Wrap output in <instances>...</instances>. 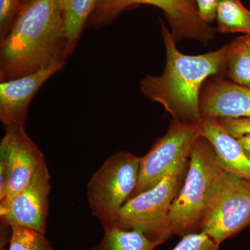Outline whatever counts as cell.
I'll list each match as a JSON object with an SVG mask.
<instances>
[{
    "label": "cell",
    "instance_id": "obj_8",
    "mask_svg": "<svg viewBox=\"0 0 250 250\" xmlns=\"http://www.w3.org/2000/svg\"><path fill=\"white\" fill-rule=\"evenodd\" d=\"M200 136V123L172 121L166 134L143 157L137 186L131 197L152 188L179 161L189 159L194 143Z\"/></svg>",
    "mask_w": 250,
    "mask_h": 250
},
{
    "label": "cell",
    "instance_id": "obj_2",
    "mask_svg": "<svg viewBox=\"0 0 250 250\" xmlns=\"http://www.w3.org/2000/svg\"><path fill=\"white\" fill-rule=\"evenodd\" d=\"M166 59L159 76L148 75L140 88L149 100L160 104L174 121L198 124L201 121L200 95L205 81L226 72L229 43L218 50L188 55L177 49L170 31L161 22Z\"/></svg>",
    "mask_w": 250,
    "mask_h": 250
},
{
    "label": "cell",
    "instance_id": "obj_23",
    "mask_svg": "<svg viewBox=\"0 0 250 250\" xmlns=\"http://www.w3.org/2000/svg\"><path fill=\"white\" fill-rule=\"evenodd\" d=\"M237 139L250 159V134L245 135Z\"/></svg>",
    "mask_w": 250,
    "mask_h": 250
},
{
    "label": "cell",
    "instance_id": "obj_9",
    "mask_svg": "<svg viewBox=\"0 0 250 250\" xmlns=\"http://www.w3.org/2000/svg\"><path fill=\"white\" fill-rule=\"evenodd\" d=\"M0 143V204L23 190L44 159L24 126H6Z\"/></svg>",
    "mask_w": 250,
    "mask_h": 250
},
{
    "label": "cell",
    "instance_id": "obj_18",
    "mask_svg": "<svg viewBox=\"0 0 250 250\" xmlns=\"http://www.w3.org/2000/svg\"><path fill=\"white\" fill-rule=\"evenodd\" d=\"M10 228L9 250H54L45 233L22 226Z\"/></svg>",
    "mask_w": 250,
    "mask_h": 250
},
{
    "label": "cell",
    "instance_id": "obj_24",
    "mask_svg": "<svg viewBox=\"0 0 250 250\" xmlns=\"http://www.w3.org/2000/svg\"><path fill=\"white\" fill-rule=\"evenodd\" d=\"M35 1V0H21V9H22L24 6H27V5L31 4L33 1ZM21 11V10H20Z\"/></svg>",
    "mask_w": 250,
    "mask_h": 250
},
{
    "label": "cell",
    "instance_id": "obj_19",
    "mask_svg": "<svg viewBox=\"0 0 250 250\" xmlns=\"http://www.w3.org/2000/svg\"><path fill=\"white\" fill-rule=\"evenodd\" d=\"M21 0H0V42L12 29L21 10Z\"/></svg>",
    "mask_w": 250,
    "mask_h": 250
},
{
    "label": "cell",
    "instance_id": "obj_12",
    "mask_svg": "<svg viewBox=\"0 0 250 250\" xmlns=\"http://www.w3.org/2000/svg\"><path fill=\"white\" fill-rule=\"evenodd\" d=\"M200 111L207 119L250 118V87L218 77L201 92Z\"/></svg>",
    "mask_w": 250,
    "mask_h": 250
},
{
    "label": "cell",
    "instance_id": "obj_14",
    "mask_svg": "<svg viewBox=\"0 0 250 250\" xmlns=\"http://www.w3.org/2000/svg\"><path fill=\"white\" fill-rule=\"evenodd\" d=\"M100 0H62L65 25V58L75 52L83 29Z\"/></svg>",
    "mask_w": 250,
    "mask_h": 250
},
{
    "label": "cell",
    "instance_id": "obj_13",
    "mask_svg": "<svg viewBox=\"0 0 250 250\" xmlns=\"http://www.w3.org/2000/svg\"><path fill=\"white\" fill-rule=\"evenodd\" d=\"M200 128V136L210 143L223 170L250 184V159L238 139L216 120L202 118Z\"/></svg>",
    "mask_w": 250,
    "mask_h": 250
},
{
    "label": "cell",
    "instance_id": "obj_6",
    "mask_svg": "<svg viewBox=\"0 0 250 250\" xmlns=\"http://www.w3.org/2000/svg\"><path fill=\"white\" fill-rule=\"evenodd\" d=\"M140 4L152 5L164 11L176 41L189 39L207 45L215 38V29L200 17L195 0H100L86 26L108 25L123 11Z\"/></svg>",
    "mask_w": 250,
    "mask_h": 250
},
{
    "label": "cell",
    "instance_id": "obj_17",
    "mask_svg": "<svg viewBox=\"0 0 250 250\" xmlns=\"http://www.w3.org/2000/svg\"><path fill=\"white\" fill-rule=\"evenodd\" d=\"M226 73L237 84L250 87V49L243 36L229 43Z\"/></svg>",
    "mask_w": 250,
    "mask_h": 250
},
{
    "label": "cell",
    "instance_id": "obj_26",
    "mask_svg": "<svg viewBox=\"0 0 250 250\" xmlns=\"http://www.w3.org/2000/svg\"><path fill=\"white\" fill-rule=\"evenodd\" d=\"M249 227H250V222H249Z\"/></svg>",
    "mask_w": 250,
    "mask_h": 250
},
{
    "label": "cell",
    "instance_id": "obj_1",
    "mask_svg": "<svg viewBox=\"0 0 250 250\" xmlns=\"http://www.w3.org/2000/svg\"><path fill=\"white\" fill-rule=\"evenodd\" d=\"M0 43L1 82L65 61L62 0H35L23 7L9 35Z\"/></svg>",
    "mask_w": 250,
    "mask_h": 250
},
{
    "label": "cell",
    "instance_id": "obj_10",
    "mask_svg": "<svg viewBox=\"0 0 250 250\" xmlns=\"http://www.w3.org/2000/svg\"><path fill=\"white\" fill-rule=\"evenodd\" d=\"M49 192L50 174L44 158L27 187L0 204L1 221L7 226L24 227L45 234Z\"/></svg>",
    "mask_w": 250,
    "mask_h": 250
},
{
    "label": "cell",
    "instance_id": "obj_15",
    "mask_svg": "<svg viewBox=\"0 0 250 250\" xmlns=\"http://www.w3.org/2000/svg\"><path fill=\"white\" fill-rule=\"evenodd\" d=\"M101 241L90 250H154L160 243L153 241L139 229L103 228Z\"/></svg>",
    "mask_w": 250,
    "mask_h": 250
},
{
    "label": "cell",
    "instance_id": "obj_7",
    "mask_svg": "<svg viewBox=\"0 0 250 250\" xmlns=\"http://www.w3.org/2000/svg\"><path fill=\"white\" fill-rule=\"evenodd\" d=\"M250 184L225 172L208 202L202 231L218 244L249 227Z\"/></svg>",
    "mask_w": 250,
    "mask_h": 250
},
{
    "label": "cell",
    "instance_id": "obj_4",
    "mask_svg": "<svg viewBox=\"0 0 250 250\" xmlns=\"http://www.w3.org/2000/svg\"><path fill=\"white\" fill-rule=\"evenodd\" d=\"M188 161H179L159 184L130 198L111 226L139 229L160 244L169 239L172 236L169 222L171 207L183 185Z\"/></svg>",
    "mask_w": 250,
    "mask_h": 250
},
{
    "label": "cell",
    "instance_id": "obj_16",
    "mask_svg": "<svg viewBox=\"0 0 250 250\" xmlns=\"http://www.w3.org/2000/svg\"><path fill=\"white\" fill-rule=\"evenodd\" d=\"M218 30L223 34L250 35V11L241 0H220L217 9Z\"/></svg>",
    "mask_w": 250,
    "mask_h": 250
},
{
    "label": "cell",
    "instance_id": "obj_3",
    "mask_svg": "<svg viewBox=\"0 0 250 250\" xmlns=\"http://www.w3.org/2000/svg\"><path fill=\"white\" fill-rule=\"evenodd\" d=\"M225 172L210 143L200 136L192 146L183 185L171 207L172 236L202 231L208 202Z\"/></svg>",
    "mask_w": 250,
    "mask_h": 250
},
{
    "label": "cell",
    "instance_id": "obj_11",
    "mask_svg": "<svg viewBox=\"0 0 250 250\" xmlns=\"http://www.w3.org/2000/svg\"><path fill=\"white\" fill-rule=\"evenodd\" d=\"M65 61L39 71L0 83V121L5 127L25 126L31 100L41 86L65 66Z\"/></svg>",
    "mask_w": 250,
    "mask_h": 250
},
{
    "label": "cell",
    "instance_id": "obj_20",
    "mask_svg": "<svg viewBox=\"0 0 250 250\" xmlns=\"http://www.w3.org/2000/svg\"><path fill=\"white\" fill-rule=\"evenodd\" d=\"M220 245L215 243L203 231L189 233L171 250H220Z\"/></svg>",
    "mask_w": 250,
    "mask_h": 250
},
{
    "label": "cell",
    "instance_id": "obj_22",
    "mask_svg": "<svg viewBox=\"0 0 250 250\" xmlns=\"http://www.w3.org/2000/svg\"><path fill=\"white\" fill-rule=\"evenodd\" d=\"M199 15L202 21L210 24L216 19L220 0H195Z\"/></svg>",
    "mask_w": 250,
    "mask_h": 250
},
{
    "label": "cell",
    "instance_id": "obj_21",
    "mask_svg": "<svg viewBox=\"0 0 250 250\" xmlns=\"http://www.w3.org/2000/svg\"><path fill=\"white\" fill-rule=\"evenodd\" d=\"M223 126L231 136L236 139L250 134V118H221L214 119Z\"/></svg>",
    "mask_w": 250,
    "mask_h": 250
},
{
    "label": "cell",
    "instance_id": "obj_5",
    "mask_svg": "<svg viewBox=\"0 0 250 250\" xmlns=\"http://www.w3.org/2000/svg\"><path fill=\"white\" fill-rule=\"evenodd\" d=\"M140 165L141 157L123 151L117 152L105 161L87 184L90 210L103 228L111 226L134 192Z\"/></svg>",
    "mask_w": 250,
    "mask_h": 250
},
{
    "label": "cell",
    "instance_id": "obj_25",
    "mask_svg": "<svg viewBox=\"0 0 250 250\" xmlns=\"http://www.w3.org/2000/svg\"><path fill=\"white\" fill-rule=\"evenodd\" d=\"M243 36H244V39L245 40H246L247 45H248V47H249V49H250V35H244Z\"/></svg>",
    "mask_w": 250,
    "mask_h": 250
}]
</instances>
